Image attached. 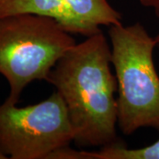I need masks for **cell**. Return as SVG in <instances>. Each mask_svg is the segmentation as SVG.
Returning a JSON list of instances; mask_svg holds the SVG:
<instances>
[{"mask_svg":"<svg viewBox=\"0 0 159 159\" xmlns=\"http://www.w3.org/2000/svg\"><path fill=\"white\" fill-rule=\"evenodd\" d=\"M111 64L118 83V127L125 135L141 128L159 132V75L156 40L142 23L109 27Z\"/></svg>","mask_w":159,"mask_h":159,"instance_id":"2","label":"cell"},{"mask_svg":"<svg viewBox=\"0 0 159 159\" xmlns=\"http://www.w3.org/2000/svg\"><path fill=\"white\" fill-rule=\"evenodd\" d=\"M6 158H8V157H7L5 153H3V151L0 149V159H6Z\"/></svg>","mask_w":159,"mask_h":159,"instance_id":"9","label":"cell"},{"mask_svg":"<svg viewBox=\"0 0 159 159\" xmlns=\"http://www.w3.org/2000/svg\"><path fill=\"white\" fill-rule=\"evenodd\" d=\"M155 40H156V48L157 49L159 53V34L157 36H155Z\"/></svg>","mask_w":159,"mask_h":159,"instance_id":"8","label":"cell"},{"mask_svg":"<svg viewBox=\"0 0 159 159\" xmlns=\"http://www.w3.org/2000/svg\"><path fill=\"white\" fill-rule=\"evenodd\" d=\"M74 138L66 105L57 90L25 107L7 99L0 104V149L8 158L50 159Z\"/></svg>","mask_w":159,"mask_h":159,"instance_id":"4","label":"cell"},{"mask_svg":"<svg viewBox=\"0 0 159 159\" xmlns=\"http://www.w3.org/2000/svg\"><path fill=\"white\" fill-rule=\"evenodd\" d=\"M102 32L76 43L52 68L47 82L61 95L80 148H102L117 136L118 83Z\"/></svg>","mask_w":159,"mask_h":159,"instance_id":"1","label":"cell"},{"mask_svg":"<svg viewBox=\"0 0 159 159\" xmlns=\"http://www.w3.org/2000/svg\"><path fill=\"white\" fill-rule=\"evenodd\" d=\"M51 159H159V139L142 148H127L118 141L97 150L74 149L70 146L55 152Z\"/></svg>","mask_w":159,"mask_h":159,"instance_id":"6","label":"cell"},{"mask_svg":"<svg viewBox=\"0 0 159 159\" xmlns=\"http://www.w3.org/2000/svg\"><path fill=\"white\" fill-rule=\"evenodd\" d=\"M18 13L52 18L70 34L85 37L122 23V14L108 0H0V17Z\"/></svg>","mask_w":159,"mask_h":159,"instance_id":"5","label":"cell"},{"mask_svg":"<svg viewBox=\"0 0 159 159\" xmlns=\"http://www.w3.org/2000/svg\"><path fill=\"white\" fill-rule=\"evenodd\" d=\"M139 1L142 6L152 9L155 15L159 18V0H139Z\"/></svg>","mask_w":159,"mask_h":159,"instance_id":"7","label":"cell"},{"mask_svg":"<svg viewBox=\"0 0 159 159\" xmlns=\"http://www.w3.org/2000/svg\"><path fill=\"white\" fill-rule=\"evenodd\" d=\"M76 40L52 18L34 13L0 17V74L7 80V100L18 103L25 88L46 80Z\"/></svg>","mask_w":159,"mask_h":159,"instance_id":"3","label":"cell"}]
</instances>
